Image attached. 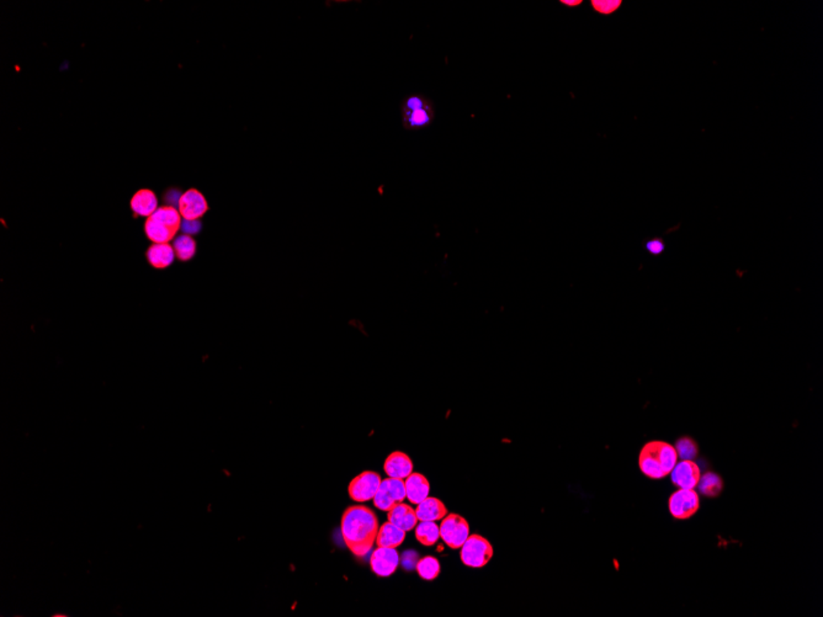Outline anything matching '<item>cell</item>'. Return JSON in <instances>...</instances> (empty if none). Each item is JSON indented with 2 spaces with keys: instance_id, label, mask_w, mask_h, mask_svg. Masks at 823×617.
I'll return each mask as SVG.
<instances>
[{
  "instance_id": "obj_1",
  "label": "cell",
  "mask_w": 823,
  "mask_h": 617,
  "mask_svg": "<svg viewBox=\"0 0 823 617\" xmlns=\"http://www.w3.org/2000/svg\"><path fill=\"white\" fill-rule=\"evenodd\" d=\"M378 529V516L368 507L352 505L343 513V539L357 557H365L371 551Z\"/></svg>"
},
{
  "instance_id": "obj_2",
  "label": "cell",
  "mask_w": 823,
  "mask_h": 617,
  "mask_svg": "<svg viewBox=\"0 0 823 617\" xmlns=\"http://www.w3.org/2000/svg\"><path fill=\"white\" fill-rule=\"evenodd\" d=\"M678 461L675 447L664 441H651L642 447L638 466L642 473L652 479H662L673 471Z\"/></svg>"
},
{
  "instance_id": "obj_3",
  "label": "cell",
  "mask_w": 823,
  "mask_h": 617,
  "mask_svg": "<svg viewBox=\"0 0 823 617\" xmlns=\"http://www.w3.org/2000/svg\"><path fill=\"white\" fill-rule=\"evenodd\" d=\"M401 115L406 130H422L433 124L434 105L422 94H408L401 103Z\"/></svg>"
},
{
  "instance_id": "obj_4",
  "label": "cell",
  "mask_w": 823,
  "mask_h": 617,
  "mask_svg": "<svg viewBox=\"0 0 823 617\" xmlns=\"http://www.w3.org/2000/svg\"><path fill=\"white\" fill-rule=\"evenodd\" d=\"M182 227V215L173 206L157 208L145 221L147 237L155 243H168L176 237Z\"/></svg>"
},
{
  "instance_id": "obj_5",
  "label": "cell",
  "mask_w": 823,
  "mask_h": 617,
  "mask_svg": "<svg viewBox=\"0 0 823 617\" xmlns=\"http://www.w3.org/2000/svg\"><path fill=\"white\" fill-rule=\"evenodd\" d=\"M493 546L481 535L473 534L467 537L461 547V560L471 568H482L489 563L493 557Z\"/></svg>"
},
{
  "instance_id": "obj_6",
  "label": "cell",
  "mask_w": 823,
  "mask_h": 617,
  "mask_svg": "<svg viewBox=\"0 0 823 617\" xmlns=\"http://www.w3.org/2000/svg\"><path fill=\"white\" fill-rule=\"evenodd\" d=\"M441 537L446 546L459 550L470 536V525L459 514H448L439 526Z\"/></svg>"
},
{
  "instance_id": "obj_7",
  "label": "cell",
  "mask_w": 823,
  "mask_h": 617,
  "mask_svg": "<svg viewBox=\"0 0 823 617\" xmlns=\"http://www.w3.org/2000/svg\"><path fill=\"white\" fill-rule=\"evenodd\" d=\"M406 495V486L403 479L389 477L383 479L375 497L373 505L383 511H389L391 509L403 503Z\"/></svg>"
},
{
  "instance_id": "obj_8",
  "label": "cell",
  "mask_w": 823,
  "mask_h": 617,
  "mask_svg": "<svg viewBox=\"0 0 823 617\" xmlns=\"http://www.w3.org/2000/svg\"><path fill=\"white\" fill-rule=\"evenodd\" d=\"M668 507L674 519H690L699 510V495L694 489H679L671 495Z\"/></svg>"
},
{
  "instance_id": "obj_9",
  "label": "cell",
  "mask_w": 823,
  "mask_h": 617,
  "mask_svg": "<svg viewBox=\"0 0 823 617\" xmlns=\"http://www.w3.org/2000/svg\"><path fill=\"white\" fill-rule=\"evenodd\" d=\"M381 482H382V479L378 473L373 472V471H365L352 479L349 484V488H348V492H349V495L352 500L364 503V502L373 499Z\"/></svg>"
},
{
  "instance_id": "obj_10",
  "label": "cell",
  "mask_w": 823,
  "mask_h": 617,
  "mask_svg": "<svg viewBox=\"0 0 823 617\" xmlns=\"http://www.w3.org/2000/svg\"><path fill=\"white\" fill-rule=\"evenodd\" d=\"M179 213L187 221H196L208 212V206L205 197L197 190L184 192L179 198Z\"/></svg>"
},
{
  "instance_id": "obj_11",
  "label": "cell",
  "mask_w": 823,
  "mask_h": 617,
  "mask_svg": "<svg viewBox=\"0 0 823 617\" xmlns=\"http://www.w3.org/2000/svg\"><path fill=\"white\" fill-rule=\"evenodd\" d=\"M399 563V556L396 549L378 547L373 551L370 565L373 573L378 576H389L394 574Z\"/></svg>"
},
{
  "instance_id": "obj_12",
  "label": "cell",
  "mask_w": 823,
  "mask_h": 617,
  "mask_svg": "<svg viewBox=\"0 0 823 617\" xmlns=\"http://www.w3.org/2000/svg\"><path fill=\"white\" fill-rule=\"evenodd\" d=\"M672 482L680 489H694L700 481V468L692 460H683L672 471Z\"/></svg>"
},
{
  "instance_id": "obj_13",
  "label": "cell",
  "mask_w": 823,
  "mask_h": 617,
  "mask_svg": "<svg viewBox=\"0 0 823 617\" xmlns=\"http://www.w3.org/2000/svg\"><path fill=\"white\" fill-rule=\"evenodd\" d=\"M383 468L389 477L404 479L413 472V462L404 452H392L386 458Z\"/></svg>"
},
{
  "instance_id": "obj_14",
  "label": "cell",
  "mask_w": 823,
  "mask_h": 617,
  "mask_svg": "<svg viewBox=\"0 0 823 617\" xmlns=\"http://www.w3.org/2000/svg\"><path fill=\"white\" fill-rule=\"evenodd\" d=\"M406 495L412 504L422 503L429 495L430 483L427 478L420 473H410L406 478Z\"/></svg>"
},
{
  "instance_id": "obj_15",
  "label": "cell",
  "mask_w": 823,
  "mask_h": 617,
  "mask_svg": "<svg viewBox=\"0 0 823 617\" xmlns=\"http://www.w3.org/2000/svg\"><path fill=\"white\" fill-rule=\"evenodd\" d=\"M387 513H389L387 514V519L389 523L396 525L397 528L403 530L406 532L415 529L417 523H418L415 509L408 504H399L397 507L391 509Z\"/></svg>"
},
{
  "instance_id": "obj_16",
  "label": "cell",
  "mask_w": 823,
  "mask_h": 617,
  "mask_svg": "<svg viewBox=\"0 0 823 617\" xmlns=\"http://www.w3.org/2000/svg\"><path fill=\"white\" fill-rule=\"evenodd\" d=\"M415 514L420 521H436L445 518L448 509L441 499L427 497L422 503L418 504Z\"/></svg>"
},
{
  "instance_id": "obj_17",
  "label": "cell",
  "mask_w": 823,
  "mask_h": 617,
  "mask_svg": "<svg viewBox=\"0 0 823 617\" xmlns=\"http://www.w3.org/2000/svg\"><path fill=\"white\" fill-rule=\"evenodd\" d=\"M404 539H406V531L387 521V523L382 524V526H380L375 542L378 547L397 549L399 546L402 545Z\"/></svg>"
},
{
  "instance_id": "obj_18",
  "label": "cell",
  "mask_w": 823,
  "mask_h": 617,
  "mask_svg": "<svg viewBox=\"0 0 823 617\" xmlns=\"http://www.w3.org/2000/svg\"><path fill=\"white\" fill-rule=\"evenodd\" d=\"M147 259L156 269L168 268L174 260V248L168 243H155L147 252Z\"/></svg>"
},
{
  "instance_id": "obj_19",
  "label": "cell",
  "mask_w": 823,
  "mask_h": 617,
  "mask_svg": "<svg viewBox=\"0 0 823 617\" xmlns=\"http://www.w3.org/2000/svg\"><path fill=\"white\" fill-rule=\"evenodd\" d=\"M157 206H158V201H157L156 195L155 192L150 190H140V191L135 194V196L132 197L131 200V208L134 210V212L138 216H148L157 211Z\"/></svg>"
},
{
  "instance_id": "obj_20",
  "label": "cell",
  "mask_w": 823,
  "mask_h": 617,
  "mask_svg": "<svg viewBox=\"0 0 823 617\" xmlns=\"http://www.w3.org/2000/svg\"><path fill=\"white\" fill-rule=\"evenodd\" d=\"M439 537L441 529L434 521H420V524L415 526V539L423 546H434Z\"/></svg>"
},
{
  "instance_id": "obj_21",
  "label": "cell",
  "mask_w": 823,
  "mask_h": 617,
  "mask_svg": "<svg viewBox=\"0 0 823 617\" xmlns=\"http://www.w3.org/2000/svg\"><path fill=\"white\" fill-rule=\"evenodd\" d=\"M698 487H699L700 493L705 497L716 498V497H719L720 493L722 492V489H724V482L719 474L708 472L705 473L703 477H700Z\"/></svg>"
},
{
  "instance_id": "obj_22",
  "label": "cell",
  "mask_w": 823,
  "mask_h": 617,
  "mask_svg": "<svg viewBox=\"0 0 823 617\" xmlns=\"http://www.w3.org/2000/svg\"><path fill=\"white\" fill-rule=\"evenodd\" d=\"M173 248L176 250V256L178 259L182 261H187L192 259V256L196 253V243L195 240L190 237V235H180L174 240V245Z\"/></svg>"
},
{
  "instance_id": "obj_23",
  "label": "cell",
  "mask_w": 823,
  "mask_h": 617,
  "mask_svg": "<svg viewBox=\"0 0 823 617\" xmlns=\"http://www.w3.org/2000/svg\"><path fill=\"white\" fill-rule=\"evenodd\" d=\"M441 563L435 557L425 556L417 563V572L425 581H433L441 574Z\"/></svg>"
},
{
  "instance_id": "obj_24",
  "label": "cell",
  "mask_w": 823,
  "mask_h": 617,
  "mask_svg": "<svg viewBox=\"0 0 823 617\" xmlns=\"http://www.w3.org/2000/svg\"><path fill=\"white\" fill-rule=\"evenodd\" d=\"M675 451L682 460H692L693 461L694 458L698 456L699 449H698V444L692 437L683 436L675 442Z\"/></svg>"
},
{
  "instance_id": "obj_25",
  "label": "cell",
  "mask_w": 823,
  "mask_h": 617,
  "mask_svg": "<svg viewBox=\"0 0 823 617\" xmlns=\"http://www.w3.org/2000/svg\"><path fill=\"white\" fill-rule=\"evenodd\" d=\"M592 9L601 16H610L622 6V0H592Z\"/></svg>"
},
{
  "instance_id": "obj_26",
  "label": "cell",
  "mask_w": 823,
  "mask_h": 617,
  "mask_svg": "<svg viewBox=\"0 0 823 617\" xmlns=\"http://www.w3.org/2000/svg\"><path fill=\"white\" fill-rule=\"evenodd\" d=\"M645 248L653 256L663 254L666 250V243L662 238H652L645 243Z\"/></svg>"
},
{
  "instance_id": "obj_27",
  "label": "cell",
  "mask_w": 823,
  "mask_h": 617,
  "mask_svg": "<svg viewBox=\"0 0 823 617\" xmlns=\"http://www.w3.org/2000/svg\"><path fill=\"white\" fill-rule=\"evenodd\" d=\"M200 228H201V224L197 219L196 221H187L185 219L182 224V229L184 231V233H197L200 231Z\"/></svg>"
},
{
  "instance_id": "obj_28",
  "label": "cell",
  "mask_w": 823,
  "mask_h": 617,
  "mask_svg": "<svg viewBox=\"0 0 823 617\" xmlns=\"http://www.w3.org/2000/svg\"><path fill=\"white\" fill-rule=\"evenodd\" d=\"M559 4L566 6V8L573 9V8L582 6L583 4V0H559Z\"/></svg>"
}]
</instances>
